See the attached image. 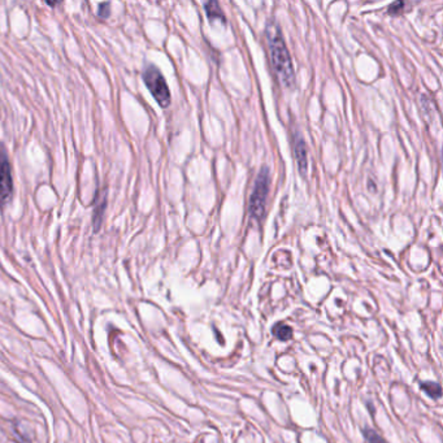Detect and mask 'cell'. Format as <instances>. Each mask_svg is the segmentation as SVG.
<instances>
[{
    "label": "cell",
    "instance_id": "6da1fadb",
    "mask_svg": "<svg viewBox=\"0 0 443 443\" xmlns=\"http://www.w3.org/2000/svg\"><path fill=\"white\" fill-rule=\"evenodd\" d=\"M267 38H268L272 64H273L278 78L281 80L285 86H287V88L294 86V83H295L294 66H292L290 54H289V50L285 44L281 29L276 22L269 24L268 28H267Z\"/></svg>",
    "mask_w": 443,
    "mask_h": 443
},
{
    "label": "cell",
    "instance_id": "7a4b0ae2",
    "mask_svg": "<svg viewBox=\"0 0 443 443\" xmlns=\"http://www.w3.org/2000/svg\"><path fill=\"white\" fill-rule=\"evenodd\" d=\"M143 81L155 98V101L159 103L160 107L167 108L170 104V91L168 88L167 81L164 78L163 73L160 72L159 68L155 66H147L143 72Z\"/></svg>",
    "mask_w": 443,
    "mask_h": 443
},
{
    "label": "cell",
    "instance_id": "3957f363",
    "mask_svg": "<svg viewBox=\"0 0 443 443\" xmlns=\"http://www.w3.org/2000/svg\"><path fill=\"white\" fill-rule=\"evenodd\" d=\"M269 190V169L262 168L255 181V188L250 199V213L255 220L260 221L265 213V203Z\"/></svg>",
    "mask_w": 443,
    "mask_h": 443
},
{
    "label": "cell",
    "instance_id": "277c9868",
    "mask_svg": "<svg viewBox=\"0 0 443 443\" xmlns=\"http://www.w3.org/2000/svg\"><path fill=\"white\" fill-rule=\"evenodd\" d=\"M14 194V180L11 164L4 146L0 143V205L9 203Z\"/></svg>",
    "mask_w": 443,
    "mask_h": 443
},
{
    "label": "cell",
    "instance_id": "5b68a950",
    "mask_svg": "<svg viewBox=\"0 0 443 443\" xmlns=\"http://www.w3.org/2000/svg\"><path fill=\"white\" fill-rule=\"evenodd\" d=\"M294 153L298 163L299 172L305 177L308 170V159H307V146L305 139L302 138L300 134H295L294 137Z\"/></svg>",
    "mask_w": 443,
    "mask_h": 443
},
{
    "label": "cell",
    "instance_id": "8992f818",
    "mask_svg": "<svg viewBox=\"0 0 443 443\" xmlns=\"http://www.w3.org/2000/svg\"><path fill=\"white\" fill-rule=\"evenodd\" d=\"M204 8H205V12H207V16H208V19L210 20H218V21L221 22L223 25H226V17L224 14H223V11H221V8L218 6V1H208V3H205L204 4Z\"/></svg>",
    "mask_w": 443,
    "mask_h": 443
},
{
    "label": "cell",
    "instance_id": "52a82bcc",
    "mask_svg": "<svg viewBox=\"0 0 443 443\" xmlns=\"http://www.w3.org/2000/svg\"><path fill=\"white\" fill-rule=\"evenodd\" d=\"M272 333L280 341H289V340H291V337H292V329L289 325H286V324L278 322L272 329Z\"/></svg>",
    "mask_w": 443,
    "mask_h": 443
},
{
    "label": "cell",
    "instance_id": "ba28073f",
    "mask_svg": "<svg viewBox=\"0 0 443 443\" xmlns=\"http://www.w3.org/2000/svg\"><path fill=\"white\" fill-rule=\"evenodd\" d=\"M420 387H422V392H427L430 398H433V399H438V398H441L442 390H441V386H439V384L428 381V382H422Z\"/></svg>",
    "mask_w": 443,
    "mask_h": 443
},
{
    "label": "cell",
    "instance_id": "9c48e42d",
    "mask_svg": "<svg viewBox=\"0 0 443 443\" xmlns=\"http://www.w3.org/2000/svg\"><path fill=\"white\" fill-rule=\"evenodd\" d=\"M364 436L367 438L368 443H386L385 439L380 434H377L373 429H365Z\"/></svg>",
    "mask_w": 443,
    "mask_h": 443
},
{
    "label": "cell",
    "instance_id": "30bf717a",
    "mask_svg": "<svg viewBox=\"0 0 443 443\" xmlns=\"http://www.w3.org/2000/svg\"><path fill=\"white\" fill-rule=\"evenodd\" d=\"M407 3L404 1H395L394 4H392L389 9H387V14L392 16H399L404 12V7H406Z\"/></svg>",
    "mask_w": 443,
    "mask_h": 443
},
{
    "label": "cell",
    "instance_id": "8fae6325",
    "mask_svg": "<svg viewBox=\"0 0 443 443\" xmlns=\"http://www.w3.org/2000/svg\"><path fill=\"white\" fill-rule=\"evenodd\" d=\"M109 7H111V4H109V3H103V4H101V7H99V12H98L99 17H102V19H107L109 14H111V12H109Z\"/></svg>",
    "mask_w": 443,
    "mask_h": 443
},
{
    "label": "cell",
    "instance_id": "7c38bea8",
    "mask_svg": "<svg viewBox=\"0 0 443 443\" xmlns=\"http://www.w3.org/2000/svg\"><path fill=\"white\" fill-rule=\"evenodd\" d=\"M47 4H49V6H51V7H55V6H58V4H60V3H55V1H54V3H51V1H47Z\"/></svg>",
    "mask_w": 443,
    "mask_h": 443
}]
</instances>
